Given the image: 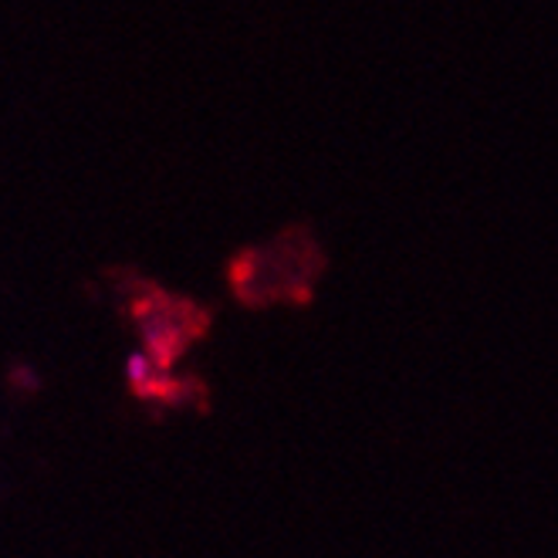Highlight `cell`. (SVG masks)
Returning <instances> with one entry per match:
<instances>
[{
    "instance_id": "obj_1",
    "label": "cell",
    "mask_w": 558,
    "mask_h": 558,
    "mask_svg": "<svg viewBox=\"0 0 558 558\" xmlns=\"http://www.w3.org/2000/svg\"><path fill=\"white\" fill-rule=\"evenodd\" d=\"M129 383L140 397H162L167 392V366L149 352H136L129 359Z\"/></svg>"
}]
</instances>
